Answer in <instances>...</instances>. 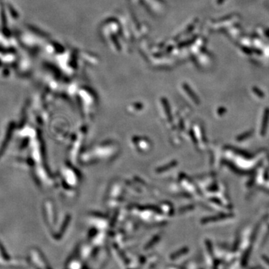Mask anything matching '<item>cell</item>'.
Wrapping results in <instances>:
<instances>
[{"mask_svg":"<svg viewBox=\"0 0 269 269\" xmlns=\"http://www.w3.org/2000/svg\"><path fill=\"white\" fill-rule=\"evenodd\" d=\"M268 117H269V114L266 113L264 117V121L263 123V129H262V134H264L265 132V129H266V127H267V123H268Z\"/></svg>","mask_w":269,"mask_h":269,"instance_id":"obj_1","label":"cell"},{"mask_svg":"<svg viewBox=\"0 0 269 269\" xmlns=\"http://www.w3.org/2000/svg\"><path fill=\"white\" fill-rule=\"evenodd\" d=\"M250 134V132H248V133H246V134H244L243 135H242V136H241V137H240L239 138H238V140H240V141H241V140H243V139H245V138H245V137H248V136H249Z\"/></svg>","mask_w":269,"mask_h":269,"instance_id":"obj_2","label":"cell"}]
</instances>
